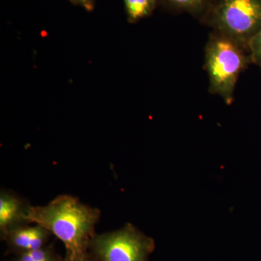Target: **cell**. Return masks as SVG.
I'll return each mask as SVG.
<instances>
[{
  "label": "cell",
  "mask_w": 261,
  "mask_h": 261,
  "mask_svg": "<svg viewBox=\"0 0 261 261\" xmlns=\"http://www.w3.org/2000/svg\"><path fill=\"white\" fill-rule=\"evenodd\" d=\"M100 217L99 208L83 203L75 196L64 194L47 205H32L28 219L31 224L40 225L61 240L65 255L76 256L87 253Z\"/></svg>",
  "instance_id": "cell-1"
},
{
  "label": "cell",
  "mask_w": 261,
  "mask_h": 261,
  "mask_svg": "<svg viewBox=\"0 0 261 261\" xmlns=\"http://www.w3.org/2000/svg\"><path fill=\"white\" fill-rule=\"evenodd\" d=\"M251 63L246 48L226 36L211 32L205 49V69L210 93L220 96L226 105H231L239 77Z\"/></svg>",
  "instance_id": "cell-2"
},
{
  "label": "cell",
  "mask_w": 261,
  "mask_h": 261,
  "mask_svg": "<svg viewBox=\"0 0 261 261\" xmlns=\"http://www.w3.org/2000/svg\"><path fill=\"white\" fill-rule=\"evenodd\" d=\"M201 23L248 49L261 29V0H214Z\"/></svg>",
  "instance_id": "cell-3"
},
{
  "label": "cell",
  "mask_w": 261,
  "mask_h": 261,
  "mask_svg": "<svg viewBox=\"0 0 261 261\" xmlns=\"http://www.w3.org/2000/svg\"><path fill=\"white\" fill-rule=\"evenodd\" d=\"M154 249L153 239L127 223L114 231L96 233L87 253L92 261H149Z\"/></svg>",
  "instance_id": "cell-4"
},
{
  "label": "cell",
  "mask_w": 261,
  "mask_h": 261,
  "mask_svg": "<svg viewBox=\"0 0 261 261\" xmlns=\"http://www.w3.org/2000/svg\"><path fill=\"white\" fill-rule=\"evenodd\" d=\"M53 235L39 224H29L11 230L3 238L7 252L15 256L45 247Z\"/></svg>",
  "instance_id": "cell-5"
},
{
  "label": "cell",
  "mask_w": 261,
  "mask_h": 261,
  "mask_svg": "<svg viewBox=\"0 0 261 261\" xmlns=\"http://www.w3.org/2000/svg\"><path fill=\"white\" fill-rule=\"evenodd\" d=\"M32 206L27 199L11 190L0 191V238L3 240L11 230L31 224L28 219Z\"/></svg>",
  "instance_id": "cell-6"
},
{
  "label": "cell",
  "mask_w": 261,
  "mask_h": 261,
  "mask_svg": "<svg viewBox=\"0 0 261 261\" xmlns=\"http://www.w3.org/2000/svg\"><path fill=\"white\" fill-rule=\"evenodd\" d=\"M163 9L175 13H186L202 20L214 0H157Z\"/></svg>",
  "instance_id": "cell-7"
},
{
  "label": "cell",
  "mask_w": 261,
  "mask_h": 261,
  "mask_svg": "<svg viewBox=\"0 0 261 261\" xmlns=\"http://www.w3.org/2000/svg\"><path fill=\"white\" fill-rule=\"evenodd\" d=\"M128 23H135L150 16L155 10L157 0H123Z\"/></svg>",
  "instance_id": "cell-8"
},
{
  "label": "cell",
  "mask_w": 261,
  "mask_h": 261,
  "mask_svg": "<svg viewBox=\"0 0 261 261\" xmlns=\"http://www.w3.org/2000/svg\"><path fill=\"white\" fill-rule=\"evenodd\" d=\"M63 259L56 252L54 244L49 243L39 250L17 255L15 261H63Z\"/></svg>",
  "instance_id": "cell-9"
},
{
  "label": "cell",
  "mask_w": 261,
  "mask_h": 261,
  "mask_svg": "<svg viewBox=\"0 0 261 261\" xmlns=\"http://www.w3.org/2000/svg\"><path fill=\"white\" fill-rule=\"evenodd\" d=\"M248 49L252 63L257 65L261 69V29L252 38Z\"/></svg>",
  "instance_id": "cell-10"
},
{
  "label": "cell",
  "mask_w": 261,
  "mask_h": 261,
  "mask_svg": "<svg viewBox=\"0 0 261 261\" xmlns=\"http://www.w3.org/2000/svg\"><path fill=\"white\" fill-rule=\"evenodd\" d=\"M69 1L72 4L82 7L88 12L92 11L95 5L94 0H69Z\"/></svg>",
  "instance_id": "cell-11"
},
{
  "label": "cell",
  "mask_w": 261,
  "mask_h": 261,
  "mask_svg": "<svg viewBox=\"0 0 261 261\" xmlns=\"http://www.w3.org/2000/svg\"><path fill=\"white\" fill-rule=\"evenodd\" d=\"M63 261H92V260L87 253H86L82 255H76V256L65 255V257H63Z\"/></svg>",
  "instance_id": "cell-12"
}]
</instances>
